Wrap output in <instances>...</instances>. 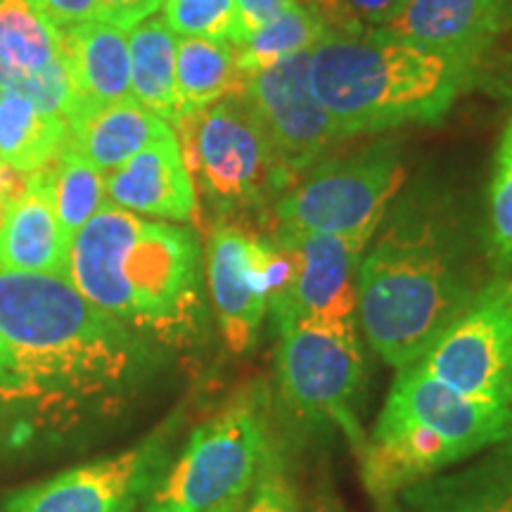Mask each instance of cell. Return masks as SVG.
<instances>
[{
	"mask_svg": "<svg viewBox=\"0 0 512 512\" xmlns=\"http://www.w3.org/2000/svg\"><path fill=\"white\" fill-rule=\"evenodd\" d=\"M247 496H240V498H235V501L223 503L221 508H216V510H211V512H242V508H245V503H247Z\"/></svg>",
	"mask_w": 512,
	"mask_h": 512,
	"instance_id": "d590c367",
	"label": "cell"
},
{
	"mask_svg": "<svg viewBox=\"0 0 512 512\" xmlns=\"http://www.w3.org/2000/svg\"><path fill=\"white\" fill-rule=\"evenodd\" d=\"M406 512H512V446H496L486 458L451 475L408 486Z\"/></svg>",
	"mask_w": 512,
	"mask_h": 512,
	"instance_id": "d6986e66",
	"label": "cell"
},
{
	"mask_svg": "<svg viewBox=\"0 0 512 512\" xmlns=\"http://www.w3.org/2000/svg\"><path fill=\"white\" fill-rule=\"evenodd\" d=\"M164 0H98L100 22L131 31L162 8Z\"/></svg>",
	"mask_w": 512,
	"mask_h": 512,
	"instance_id": "d6a6232c",
	"label": "cell"
},
{
	"mask_svg": "<svg viewBox=\"0 0 512 512\" xmlns=\"http://www.w3.org/2000/svg\"><path fill=\"white\" fill-rule=\"evenodd\" d=\"M503 22L505 0H406L377 31L477 60L503 29Z\"/></svg>",
	"mask_w": 512,
	"mask_h": 512,
	"instance_id": "ac0fdd59",
	"label": "cell"
},
{
	"mask_svg": "<svg viewBox=\"0 0 512 512\" xmlns=\"http://www.w3.org/2000/svg\"><path fill=\"white\" fill-rule=\"evenodd\" d=\"M164 24L183 38H209L238 46L235 0H164Z\"/></svg>",
	"mask_w": 512,
	"mask_h": 512,
	"instance_id": "83f0119b",
	"label": "cell"
},
{
	"mask_svg": "<svg viewBox=\"0 0 512 512\" xmlns=\"http://www.w3.org/2000/svg\"><path fill=\"white\" fill-rule=\"evenodd\" d=\"M508 441L512 408L470 399L413 363L399 370L361 448L363 484L384 501Z\"/></svg>",
	"mask_w": 512,
	"mask_h": 512,
	"instance_id": "5b68a950",
	"label": "cell"
},
{
	"mask_svg": "<svg viewBox=\"0 0 512 512\" xmlns=\"http://www.w3.org/2000/svg\"><path fill=\"white\" fill-rule=\"evenodd\" d=\"M57 50L72 83L67 117L131 98V57L124 29L100 19L76 24L57 31Z\"/></svg>",
	"mask_w": 512,
	"mask_h": 512,
	"instance_id": "e0dca14e",
	"label": "cell"
},
{
	"mask_svg": "<svg viewBox=\"0 0 512 512\" xmlns=\"http://www.w3.org/2000/svg\"><path fill=\"white\" fill-rule=\"evenodd\" d=\"M380 512H406V510H403L394 498H384V501H380Z\"/></svg>",
	"mask_w": 512,
	"mask_h": 512,
	"instance_id": "8d00e7d4",
	"label": "cell"
},
{
	"mask_svg": "<svg viewBox=\"0 0 512 512\" xmlns=\"http://www.w3.org/2000/svg\"><path fill=\"white\" fill-rule=\"evenodd\" d=\"M489 261L496 275L512 273V119L496 147L489 183Z\"/></svg>",
	"mask_w": 512,
	"mask_h": 512,
	"instance_id": "4316f807",
	"label": "cell"
},
{
	"mask_svg": "<svg viewBox=\"0 0 512 512\" xmlns=\"http://www.w3.org/2000/svg\"><path fill=\"white\" fill-rule=\"evenodd\" d=\"M69 143L100 171H114L143 147L174 128L147 112L138 100L126 98L67 117Z\"/></svg>",
	"mask_w": 512,
	"mask_h": 512,
	"instance_id": "ffe728a7",
	"label": "cell"
},
{
	"mask_svg": "<svg viewBox=\"0 0 512 512\" xmlns=\"http://www.w3.org/2000/svg\"><path fill=\"white\" fill-rule=\"evenodd\" d=\"M60 57L57 31L29 0H0V93L19 91L24 79Z\"/></svg>",
	"mask_w": 512,
	"mask_h": 512,
	"instance_id": "cb8c5ba5",
	"label": "cell"
},
{
	"mask_svg": "<svg viewBox=\"0 0 512 512\" xmlns=\"http://www.w3.org/2000/svg\"><path fill=\"white\" fill-rule=\"evenodd\" d=\"M202 249L190 228L105 202L69 245V283L140 337L178 342L200 325Z\"/></svg>",
	"mask_w": 512,
	"mask_h": 512,
	"instance_id": "7a4b0ae2",
	"label": "cell"
},
{
	"mask_svg": "<svg viewBox=\"0 0 512 512\" xmlns=\"http://www.w3.org/2000/svg\"><path fill=\"white\" fill-rule=\"evenodd\" d=\"M479 287L460 245L430 216H399L358 268L356 318L368 344L396 370L413 366Z\"/></svg>",
	"mask_w": 512,
	"mask_h": 512,
	"instance_id": "3957f363",
	"label": "cell"
},
{
	"mask_svg": "<svg viewBox=\"0 0 512 512\" xmlns=\"http://www.w3.org/2000/svg\"><path fill=\"white\" fill-rule=\"evenodd\" d=\"M185 166L221 211H252L294 185L242 95L174 121ZM280 195V197H283Z\"/></svg>",
	"mask_w": 512,
	"mask_h": 512,
	"instance_id": "8992f818",
	"label": "cell"
},
{
	"mask_svg": "<svg viewBox=\"0 0 512 512\" xmlns=\"http://www.w3.org/2000/svg\"><path fill=\"white\" fill-rule=\"evenodd\" d=\"M178 36L164 24L162 17H147L128 34L131 57V98L159 119L174 121L181 117L176 88Z\"/></svg>",
	"mask_w": 512,
	"mask_h": 512,
	"instance_id": "44dd1931",
	"label": "cell"
},
{
	"mask_svg": "<svg viewBox=\"0 0 512 512\" xmlns=\"http://www.w3.org/2000/svg\"><path fill=\"white\" fill-rule=\"evenodd\" d=\"M17 93L27 95L38 110L55 114V117H67L69 105H72V83H69L67 69H64L60 57L50 62L46 69L24 79Z\"/></svg>",
	"mask_w": 512,
	"mask_h": 512,
	"instance_id": "4dcf8cb0",
	"label": "cell"
},
{
	"mask_svg": "<svg viewBox=\"0 0 512 512\" xmlns=\"http://www.w3.org/2000/svg\"><path fill=\"white\" fill-rule=\"evenodd\" d=\"M38 17L55 31L100 19L98 0H29Z\"/></svg>",
	"mask_w": 512,
	"mask_h": 512,
	"instance_id": "1f68e13d",
	"label": "cell"
},
{
	"mask_svg": "<svg viewBox=\"0 0 512 512\" xmlns=\"http://www.w3.org/2000/svg\"><path fill=\"white\" fill-rule=\"evenodd\" d=\"M325 34H328V27L316 10L292 3L238 46L240 74L247 79L287 57L309 53Z\"/></svg>",
	"mask_w": 512,
	"mask_h": 512,
	"instance_id": "d4e9b609",
	"label": "cell"
},
{
	"mask_svg": "<svg viewBox=\"0 0 512 512\" xmlns=\"http://www.w3.org/2000/svg\"><path fill=\"white\" fill-rule=\"evenodd\" d=\"M275 240L235 223H221L207 247V283L228 349L245 354L259 339L271 302L268 266Z\"/></svg>",
	"mask_w": 512,
	"mask_h": 512,
	"instance_id": "5bb4252c",
	"label": "cell"
},
{
	"mask_svg": "<svg viewBox=\"0 0 512 512\" xmlns=\"http://www.w3.org/2000/svg\"><path fill=\"white\" fill-rule=\"evenodd\" d=\"M406 169L392 143L316 166L275 202V233H320L373 240Z\"/></svg>",
	"mask_w": 512,
	"mask_h": 512,
	"instance_id": "ba28073f",
	"label": "cell"
},
{
	"mask_svg": "<svg viewBox=\"0 0 512 512\" xmlns=\"http://www.w3.org/2000/svg\"><path fill=\"white\" fill-rule=\"evenodd\" d=\"M273 238L292 256L290 283L268 302L275 330L356 320L358 268L370 242L320 233H275Z\"/></svg>",
	"mask_w": 512,
	"mask_h": 512,
	"instance_id": "8fae6325",
	"label": "cell"
},
{
	"mask_svg": "<svg viewBox=\"0 0 512 512\" xmlns=\"http://www.w3.org/2000/svg\"><path fill=\"white\" fill-rule=\"evenodd\" d=\"M24 185H27V174H19L0 159V226H3V219L12 202L24 192Z\"/></svg>",
	"mask_w": 512,
	"mask_h": 512,
	"instance_id": "e575fe53",
	"label": "cell"
},
{
	"mask_svg": "<svg viewBox=\"0 0 512 512\" xmlns=\"http://www.w3.org/2000/svg\"><path fill=\"white\" fill-rule=\"evenodd\" d=\"M152 351L69 278L0 268V418L69 434L133 399Z\"/></svg>",
	"mask_w": 512,
	"mask_h": 512,
	"instance_id": "6da1fadb",
	"label": "cell"
},
{
	"mask_svg": "<svg viewBox=\"0 0 512 512\" xmlns=\"http://www.w3.org/2000/svg\"><path fill=\"white\" fill-rule=\"evenodd\" d=\"M309 53L287 57L247 76L240 91L294 181L332 143L342 140L311 88Z\"/></svg>",
	"mask_w": 512,
	"mask_h": 512,
	"instance_id": "7c38bea8",
	"label": "cell"
},
{
	"mask_svg": "<svg viewBox=\"0 0 512 512\" xmlns=\"http://www.w3.org/2000/svg\"><path fill=\"white\" fill-rule=\"evenodd\" d=\"M268 448L261 396H238L192 432L140 512H211L247 496Z\"/></svg>",
	"mask_w": 512,
	"mask_h": 512,
	"instance_id": "52a82bcc",
	"label": "cell"
},
{
	"mask_svg": "<svg viewBox=\"0 0 512 512\" xmlns=\"http://www.w3.org/2000/svg\"><path fill=\"white\" fill-rule=\"evenodd\" d=\"M242 83L245 76L238 69V46L209 38H178L176 88L181 117L238 95Z\"/></svg>",
	"mask_w": 512,
	"mask_h": 512,
	"instance_id": "603a6c76",
	"label": "cell"
},
{
	"mask_svg": "<svg viewBox=\"0 0 512 512\" xmlns=\"http://www.w3.org/2000/svg\"><path fill=\"white\" fill-rule=\"evenodd\" d=\"M278 335V387L283 399L304 420L339 427L361 451L366 437L356 406L366 366L356 320L299 323Z\"/></svg>",
	"mask_w": 512,
	"mask_h": 512,
	"instance_id": "9c48e42d",
	"label": "cell"
},
{
	"mask_svg": "<svg viewBox=\"0 0 512 512\" xmlns=\"http://www.w3.org/2000/svg\"><path fill=\"white\" fill-rule=\"evenodd\" d=\"M69 245L53 204V164L27 176L0 226V268L67 278Z\"/></svg>",
	"mask_w": 512,
	"mask_h": 512,
	"instance_id": "2e32d148",
	"label": "cell"
},
{
	"mask_svg": "<svg viewBox=\"0 0 512 512\" xmlns=\"http://www.w3.org/2000/svg\"><path fill=\"white\" fill-rule=\"evenodd\" d=\"M107 202L131 214L162 221L188 223L195 219L197 190L185 166L176 133L157 138L119 169L105 176Z\"/></svg>",
	"mask_w": 512,
	"mask_h": 512,
	"instance_id": "9a60e30c",
	"label": "cell"
},
{
	"mask_svg": "<svg viewBox=\"0 0 512 512\" xmlns=\"http://www.w3.org/2000/svg\"><path fill=\"white\" fill-rule=\"evenodd\" d=\"M64 117L46 114L17 91L0 93V159L19 174H34L55 164L67 143Z\"/></svg>",
	"mask_w": 512,
	"mask_h": 512,
	"instance_id": "7402d4cb",
	"label": "cell"
},
{
	"mask_svg": "<svg viewBox=\"0 0 512 512\" xmlns=\"http://www.w3.org/2000/svg\"><path fill=\"white\" fill-rule=\"evenodd\" d=\"M166 446L150 439L5 498L0 512H133L164 475Z\"/></svg>",
	"mask_w": 512,
	"mask_h": 512,
	"instance_id": "4fadbf2b",
	"label": "cell"
},
{
	"mask_svg": "<svg viewBox=\"0 0 512 512\" xmlns=\"http://www.w3.org/2000/svg\"><path fill=\"white\" fill-rule=\"evenodd\" d=\"M406 0H318L311 10L323 17L328 31L361 34L382 29Z\"/></svg>",
	"mask_w": 512,
	"mask_h": 512,
	"instance_id": "f1b7e54d",
	"label": "cell"
},
{
	"mask_svg": "<svg viewBox=\"0 0 512 512\" xmlns=\"http://www.w3.org/2000/svg\"><path fill=\"white\" fill-rule=\"evenodd\" d=\"M475 60L384 31H328L309 53V81L339 136L437 124L470 79Z\"/></svg>",
	"mask_w": 512,
	"mask_h": 512,
	"instance_id": "277c9868",
	"label": "cell"
},
{
	"mask_svg": "<svg viewBox=\"0 0 512 512\" xmlns=\"http://www.w3.org/2000/svg\"><path fill=\"white\" fill-rule=\"evenodd\" d=\"M292 3L294 0H235L238 5V46H242L256 29H261L280 12L290 8Z\"/></svg>",
	"mask_w": 512,
	"mask_h": 512,
	"instance_id": "836d02e7",
	"label": "cell"
},
{
	"mask_svg": "<svg viewBox=\"0 0 512 512\" xmlns=\"http://www.w3.org/2000/svg\"><path fill=\"white\" fill-rule=\"evenodd\" d=\"M418 363L470 399L512 408V273L479 287Z\"/></svg>",
	"mask_w": 512,
	"mask_h": 512,
	"instance_id": "30bf717a",
	"label": "cell"
},
{
	"mask_svg": "<svg viewBox=\"0 0 512 512\" xmlns=\"http://www.w3.org/2000/svg\"><path fill=\"white\" fill-rule=\"evenodd\" d=\"M294 3H299V5H306V8H313V5H316L318 0H294Z\"/></svg>",
	"mask_w": 512,
	"mask_h": 512,
	"instance_id": "74e56055",
	"label": "cell"
},
{
	"mask_svg": "<svg viewBox=\"0 0 512 512\" xmlns=\"http://www.w3.org/2000/svg\"><path fill=\"white\" fill-rule=\"evenodd\" d=\"M105 202V171L88 162L67 138L53 164V204L69 242Z\"/></svg>",
	"mask_w": 512,
	"mask_h": 512,
	"instance_id": "484cf974",
	"label": "cell"
},
{
	"mask_svg": "<svg viewBox=\"0 0 512 512\" xmlns=\"http://www.w3.org/2000/svg\"><path fill=\"white\" fill-rule=\"evenodd\" d=\"M242 512H302L297 491L285 475V467L268 448L264 463L254 482V494L247 498Z\"/></svg>",
	"mask_w": 512,
	"mask_h": 512,
	"instance_id": "f546056e",
	"label": "cell"
}]
</instances>
